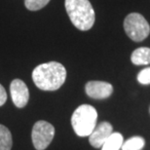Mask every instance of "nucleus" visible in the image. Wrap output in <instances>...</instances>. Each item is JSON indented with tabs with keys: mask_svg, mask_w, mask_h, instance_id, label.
Segmentation results:
<instances>
[{
	"mask_svg": "<svg viewBox=\"0 0 150 150\" xmlns=\"http://www.w3.org/2000/svg\"><path fill=\"white\" fill-rule=\"evenodd\" d=\"M145 144V140L142 137H133L123 142L122 150H142Z\"/></svg>",
	"mask_w": 150,
	"mask_h": 150,
	"instance_id": "nucleus-12",
	"label": "nucleus"
},
{
	"mask_svg": "<svg viewBox=\"0 0 150 150\" xmlns=\"http://www.w3.org/2000/svg\"><path fill=\"white\" fill-rule=\"evenodd\" d=\"M7 100V93H6L4 87L0 84V106H2L3 104Z\"/></svg>",
	"mask_w": 150,
	"mask_h": 150,
	"instance_id": "nucleus-15",
	"label": "nucleus"
},
{
	"mask_svg": "<svg viewBox=\"0 0 150 150\" xmlns=\"http://www.w3.org/2000/svg\"><path fill=\"white\" fill-rule=\"evenodd\" d=\"M149 111H150V109H149Z\"/></svg>",
	"mask_w": 150,
	"mask_h": 150,
	"instance_id": "nucleus-16",
	"label": "nucleus"
},
{
	"mask_svg": "<svg viewBox=\"0 0 150 150\" xmlns=\"http://www.w3.org/2000/svg\"><path fill=\"white\" fill-rule=\"evenodd\" d=\"M13 140L11 132L5 126L0 125V150H11Z\"/></svg>",
	"mask_w": 150,
	"mask_h": 150,
	"instance_id": "nucleus-11",
	"label": "nucleus"
},
{
	"mask_svg": "<svg viewBox=\"0 0 150 150\" xmlns=\"http://www.w3.org/2000/svg\"><path fill=\"white\" fill-rule=\"evenodd\" d=\"M124 142V137L120 133H112L101 146V150H120Z\"/></svg>",
	"mask_w": 150,
	"mask_h": 150,
	"instance_id": "nucleus-10",
	"label": "nucleus"
},
{
	"mask_svg": "<svg viewBox=\"0 0 150 150\" xmlns=\"http://www.w3.org/2000/svg\"><path fill=\"white\" fill-rule=\"evenodd\" d=\"M64 6L71 23L77 29L87 31L93 28L96 16L89 0H65Z\"/></svg>",
	"mask_w": 150,
	"mask_h": 150,
	"instance_id": "nucleus-2",
	"label": "nucleus"
},
{
	"mask_svg": "<svg viewBox=\"0 0 150 150\" xmlns=\"http://www.w3.org/2000/svg\"><path fill=\"white\" fill-rule=\"evenodd\" d=\"M55 137V128L52 124L47 121H38L34 124L32 129V142L35 149H46Z\"/></svg>",
	"mask_w": 150,
	"mask_h": 150,
	"instance_id": "nucleus-5",
	"label": "nucleus"
},
{
	"mask_svg": "<svg viewBox=\"0 0 150 150\" xmlns=\"http://www.w3.org/2000/svg\"><path fill=\"white\" fill-rule=\"evenodd\" d=\"M10 93L14 104L18 108H23L28 103L29 91L26 84L21 79H14L10 85Z\"/></svg>",
	"mask_w": 150,
	"mask_h": 150,
	"instance_id": "nucleus-6",
	"label": "nucleus"
},
{
	"mask_svg": "<svg viewBox=\"0 0 150 150\" xmlns=\"http://www.w3.org/2000/svg\"><path fill=\"white\" fill-rule=\"evenodd\" d=\"M86 94L94 100H104L113 93V87L104 81H89L85 86Z\"/></svg>",
	"mask_w": 150,
	"mask_h": 150,
	"instance_id": "nucleus-7",
	"label": "nucleus"
},
{
	"mask_svg": "<svg viewBox=\"0 0 150 150\" xmlns=\"http://www.w3.org/2000/svg\"><path fill=\"white\" fill-rule=\"evenodd\" d=\"M113 133L112 125L108 122H101L96 126L94 131L89 136V142L93 147L100 148L106 139Z\"/></svg>",
	"mask_w": 150,
	"mask_h": 150,
	"instance_id": "nucleus-8",
	"label": "nucleus"
},
{
	"mask_svg": "<svg viewBox=\"0 0 150 150\" xmlns=\"http://www.w3.org/2000/svg\"><path fill=\"white\" fill-rule=\"evenodd\" d=\"M50 0H25V8L29 11H38L44 8Z\"/></svg>",
	"mask_w": 150,
	"mask_h": 150,
	"instance_id": "nucleus-13",
	"label": "nucleus"
},
{
	"mask_svg": "<svg viewBox=\"0 0 150 150\" xmlns=\"http://www.w3.org/2000/svg\"><path fill=\"white\" fill-rule=\"evenodd\" d=\"M131 61L136 65H146L150 64V48L140 47L132 53Z\"/></svg>",
	"mask_w": 150,
	"mask_h": 150,
	"instance_id": "nucleus-9",
	"label": "nucleus"
},
{
	"mask_svg": "<svg viewBox=\"0 0 150 150\" xmlns=\"http://www.w3.org/2000/svg\"><path fill=\"white\" fill-rule=\"evenodd\" d=\"M124 29L129 38L134 42H142L150 33V25L146 19L139 13L129 14L124 20Z\"/></svg>",
	"mask_w": 150,
	"mask_h": 150,
	"instance_id": "nucleus-4",
	"label": "nucleus"
},
{
	"mask_svg": "<svg viewBox=\"0 0 150 150\" xmlns=\"http://www.w3.org/2000/svg\"><path fill=\"white\" fill-rule=\"evenodd\" d=\"M98 112L94 106L82 104L78 106L71 116V125L79 137H89L97 126Z\"/></svg>",
	"mask_w": 150,
	"mask_h": 150,
	"instance_id": "nucleus-3",
	"label": "nucleus"
},
{
	"mask_svg": "<svg viewBox=\"0 0 150 150\" xmlns=\"http://www.w3.org/2000/svg\"><path fill=\"white\" fill-rule=\"evenodd\" d=\"M137 81L142 85H150V67L139 71L137 74Z\"/></svg>",
	"mask_w": 150,
	"mask_h": 150,
	"instance_id": "nucleus-14",
	"label": "nucleus"
},
{
	"mask_svg": "<svg viewBox=\"0 0 150 150\" xmlns=\"http://www.w3.org/2000/svg\"><path fill=\"white\" fill-rule=\"evenodd\" d=\"M67 69L59 62H50L39 64L32 71V80L40 90L56 91L64 85Z\"/></svg>",
	"mask_w": 150,
	"mask_h": 150,
	"instance_id": "nucleus-1",
	"label": "nucleus"
}]
</instances>
